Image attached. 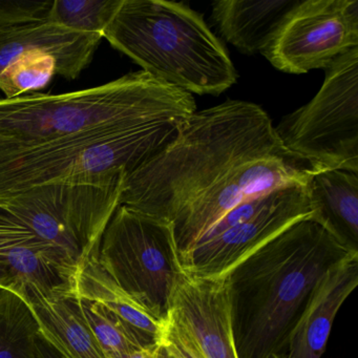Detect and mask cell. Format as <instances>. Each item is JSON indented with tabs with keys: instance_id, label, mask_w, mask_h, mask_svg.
<instances>
[{
	"instance_id": "1",
	"label": "cell",
	"mask_w": 358,
	"mask_h": 358,
	"mask_svg": "<svg viewBox=\"0 0 358 358\" xmlns=\"http://www.w3.org/2000/svg\"><path fill=\"white\" fill-rule=\"evenodd\" d=\"M289 154L265 110L229 100L196 110L169 145L127 173L120 205L171 222L247 165Z\"/></svg>"
},
{
	"instance_id": "2",
	"label": "cell",
	"mask_w": 358,
	"mask_h": 358,
	"mask_svg": "<svg viewBox=\"0 0 358 358\" xmlns=\"http://www.w3.org/2000/svg\"><path fill=\"white\" fill-rule=\"evenodd\" d=\"M352 253L311 217L292 224L227 272L238 358L286 355L317 282Z\"/></svg>"
},
{
	"instance_id": "3",
	"label": "cell",
	"mask_w": 358,
	"mask_h": 358,
	"mask_svg": "<svg viewBox=\"0 0 358 358\" xmlns=\"http://www.w3.org/2000/svg\"><path fill=\"white\" fill-rule=\"evenodd\" d=\"M194 112L192 94L139 71L72 93L0 98V144L36 145L94 131L183 121Z\"/></svg>"
},
{
	"instance_id": "4",
	"label": "cell",
	"mask_w": 358,
	"mask_h": 358,
	"mask_svg": "<svg viewBox=\"0 0 358 358\" xmlns=\"http://www.w3.org/2000/svg\"><path fill=\"white\" fill-rule=\"evenodd\" d=\"M103 37L150 76L190 94L217 96L238 78L223 43L184 3L123 0Z\"/></svg>"
},
{
	"instance_id": "5",
	"label": "cell",
	"mask_w": 358,
	"mask_h": 358,
	"mask_svg": "<svg viewBox=\"0 0 358 358\" xmlns=\"http://www.w3.org/2000/svg\"><path fill=\"white\" fill-rule=\"evenodd\" d=\"M183 121L94 131L36 145L0 144V198L53 182L120 169L131 173L169 145Z\"/></svg>"
},
{
	"instance_id": "6",
	"label": "cell",
	"mask_w": 358,
	"mask_h": 358,
	"mask_svg": "<svg viewBox=\"0 0 358 358\" xmlns=\"http://www.w3.org/2000/svg\"><path fill=\"white\" fill-rule=\"evenodd\" d=\"M127 171L33 186L0 198V206L62 253L77 270L99 250L120 206Z\"/></svg>"
},
{
	"instance_id": "7",
	"label": "cell",
	"mask_w": 358,
	"mask_h": 358,
	"mask_svg": "<svg viewBox=\"0 0 358 358\" xmlns=\"http://www.w3.org/2000/svg\"><path fill=\"white\" fill-rule=\"evenodd\" d=\"M97 259L145 311L169 320L176 287L185 273L171 222L120 205L102 234Z\"/></svg>"
},
{
	"instance_id": "8",
	"label": "cell",
	"mask_w": 358,
	"mask_h": 358,
	"mask_svg": "<svg viewBox=\"0 0 358 358\" xmlns=\"http://www.w3.org/2000/svg\"><path fill=\"white\" fill-rule=\"evenodd\" d=\"M326 70L315 97L274 129L289 152L324 169L358 173V48Z\"/></svg>"
},
{
	"instance_id": "9",
	"label": "cell",
	"mask_w": 358,
	"mask_h": 358,
	"mask_svg": "<svg viewBox=\"0 0 358 358\" xmlns=\"http://www.w3.org/2000/svg\"><path fill=\"white\" fill-rule=\"evenodd\" d=\"M312 217L306 184H291L243 201L180 257L184 272L222 278L251 253L301 220Z\"/></svg>"
},
{
	"instance_id": "10",
	"label": "cell",
	"mask_w": 358,
	"mask_h": 358,
	"mask_svg": "<svg viewBox=\"0 0 358 358\" xmlns=\"http://www.w3.org/2000/svg\"><path fill=\"white\" fill-rule=\"evenodd\" d=\"M355 48L357 0H303L287 16L263 54L282 72L305 74L328 68Z\"/></svg>"
},
{
	"instance_id": "11",
	"label": "cell",
	"mask_w": 358,
	"mask_h": 358,
	"mask_svg": "<svg viewBox=\"0 0 358 358\" xmlns=\"http://www.w3.org/2000/svg\"><path fill=\"white\" fill-rule=\"evenodd\" d=\"M78 270L0 206V289L33 286L43 294L75 291Z\"/></svg>"
},
{
	"instance_id": "12",
	"label": "cell",
	"mask_w": 358,
	"mask_h": 358,
	"mask_svg": "<svg viewBox=\"0 0 358 358\" xmlns=\"http://www.w3.org/2000/svg\"><path fill=\"white\" fill-rule=\"evenodd\" d=\"M169 317L187 331L205 357L238 358L224 278L184 273L176 287Z\"/></svg>"
},
{
	"instance_id": "13",
	"label": "cell",
	"mask_w": 358,
	"mask_h": 358,
	"mask_svg": "<svg viewBox=\"0 0 358 358\" xmlns=\"http://www.w3.org/2000/svg\"><path fill=\"white\" fill-rule=\"evenodd\" d=\"M101 38L69 30L48 17L0 18V73L20 56L43 53L53 58L58 76L73 80L91 64Z\"/></svg>"
},
{
	"instance_id": "14",
	"label": "cell",
	"mask_w": 358,
	"mask_h": 358,
	"mask_svg": "<svg viewBox=\"0 0 358 358\" xmlns=\"http://www.w3.org/2000/svg\"><path fill=\"white\" fill-rule=\"evenodd\" d=\"M358 284V253L328 270L316 285L289 337L287 358H320L337 312Z\"/></svg>"
},
{
	"instance_id": "15",
	"label": "cell",
	"mask_w": 358,
	"mask_h": 358,
	"mask_svg": "<svg viewBox=\"0 0 358 358\" xmlns=\"http://www.w3.org/2000/svg\"><path fill=\"white\" fill-rule=\"evenodd\" d=\"M30 308L39 333L66 358H106L85 320L76 291L45 295L36 287L10 289Z\"/></svg>"
},
{
	"instance_id": "16",
	"label": "cell",
	"mask_w": 358,
	"mask_h": 358,
	"mask_svg": "<svg viewBox=\"0 0 358 358\" xmlns=\"http://www.w3.org/2000/svg\"><path fill=\"white\" fill-rule=\"evenodd\" d=\"M314 221L349 250L358 252V173L322 169L306 183Z\"/></svg>"
},
{
	"instance_id": "17",
	"label": "cell",
	"mask_w": 358,
	"mask_h": 358,
	"mask_svg": "<svg viewBox=\"0 0 358 358\" xmlns=\"http://www.w3.org/2000/svg\"><path fill=\"white\" fill-rule=\"evenodd\" d=\"M301 1L221 0L213 5V18L226 41L243 53H263L287 16Z\"/></svg>"
},
{
	"instance_id": "18",
	"label": "cell",
	"mask_w": 358,
	"mask_h": 358,
	"mask_svg": "<svg viewBox=\"0 0 358 358\" xmlns=\"http://www.w3.org/2000/svg\"><path fill=\"white\" fill-rule=\"evenodd\" d=\"M97 255H92L79 268L75 280L76 294L100 303L129 328L155 345H160L167 320L163 322L155 317L127 294L104 271Z\"/></svg>"
},
{
	"instance_id": "19",
	"label": "cell",
	"mask_w": 358,
	"mask_h": 358,
	"mask_svg": "<svg viewBox=\"0 0 358 358\" xmlns=\"http://www.w3.org/2000/svg\"><path fill=\"white\" fill-rule=\"evenodd\" d=\"M39 327L26 301L13 291L0 292V358H37Z\"/></svg>"
},
{
	"instance_id": "20",
	"label": "cell",
	"mask_w": 358,
	"mask_h": 358,
	"mask_svg": "<svg viewBox=\"0 0 358 358\" xmlns=\"http://www.w3.org/2000/svg\"><path fill=\"white\" fill-rule=\"evenodd\" d=\"M78 299L85 320L106 358L116 354L159 345L129 328L120 318L100 303L85 297L78 296Z\"/></svg>"
},
{
	"instance_id": "21",
	"label": "cell",
	"mask_w": 358,
	"mask_h": 358,
	"mask_svg": "<svg viewBox=\"0 0 358 358\" xmlns=\"http://www.w3.org/2000/svg\"><path fill=\"white\" fill-rule=\"evenodd\" d=\"M123 0H56L50 22L83 34L103 37Z\"/></svg>"
},
{
	"instance_id": "22",
	"label": "cell",
	"mask_w": 358,
	"mask_h": 358,
	"mask_svg": "<svg viewBox=\"0 0 358 358\" xmlns=\"http://www.w3.org/2000/svg\"><path fill=\"white\" fill-rule=\"evenodd\" d=\"M57 75L53 58L43 53L20 56L0 73V91L7 99L48 87Z\"/></svg>"
},
{
	"instance_id": "23",
	"label": "cell",
	"mask_w": 358,
	"mask_h": 358,
	"mask_svg": "<svg viewBox=\"0 0 358 358\" xmlns=\"http://www.w3.org/2000/svg\"><path fill=\"white\" fill-rule=\"evenodd\" d=\"M160 345L173 350L180 358H206L187 331L171 317L167 320Z\"/></svg>"
},
{
	"instance_id": "24",
	"label": "cell",
	"mask_w": 358,
	"mask_h": 358,
	"mask_svg": "<svg viewBox=\"0 0 358 358\" xmlns=\"http://www.w3.org/2000/svg\"><path fill=\"white\" fill-rule=\"evenodd\" d=\"M53 1L32 0H0V18L3 20H26L48 17Z\"/></svg>"
},
{
	"instance_id": "25",
	"label": "cell",
	"mask_w": 358,
	"mask_h": 358,
	"mask_svg": "<svg viewBox=\"0 0 358 358\" xmlns=\"http://www.w3.org/2000/svg\"><path fill=\"white\" fill-rule=\"evenodd\" d=\"M37 358H66L39 333L36 338Z\"/></svg>"
},
{
	"instance_id": "26",
	"label": "cell",
	"mask_w": 358,
	"mask_h": 358,
	"mask_svg": "<svg viewBox=\"0 0 358 358\" xmlns=\"http://www.w3.org/2000/svg\"><path fill=\"white\" fill-rule=\"evenodd\" d=\"M159 345L145 348V349L135 350V351L125 352V353L116 354V355L110 356L108 358H154Z\"/></svg>"
},
{
	"instance_id": "27",
	"label": "cell",
	"mask_w": 358,
	"mask_h": 358,
	"mask_svg": "<svg viewBox=\"0 0 358 358\" xmlns=\"http://www.w3.org/2000/svg\"><path fill=\"white\" fill-rule=\"evenodd\" d=\"M154 358H164L162 352H161L160 345H159L158 350H157L156 354H155Z\"/></svg>"
},
{
	"instance_id": "28",
	"label": "cell",
	"mask_w": 358,
	"mask_h": 358,
	"mask_svg": "<svg viewBox=\"0 0 358 358\" xmlns=\"http://www.w3.org/2000/svg\"><path fill=\"white\" fill-rule=\"evenodd\" d=\"M272 358H287V357L285 355H276V356H273V357H272Z\"/></svg>"
},
{
	"instance_id": "29",
	"label": "cell",
	"mask_w": 358,
	"mask_h": 358,
	"mask_svg": "<svg viewBox=\"0 0 358 358\" xmlns=\"http://www.w3.org/2000/svg\"><path fill=\"white\" fill-rule=\"evenodd\" d=\"M1 291H3V289H0V292H1Z\"/></svg>"
}]
</instances>
